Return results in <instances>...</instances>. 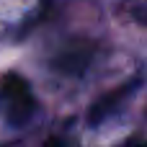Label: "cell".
Masks as SVG:
<instances>
[{
  "mask_svg": "<svg viewBox=\"0 0 147 147\" xmlns=\"http://www.w3.org/2000/svg\"><path fill=\"white\" fill-rule=\"evenodd\" d=\"M0 103L5 121L10 127H26L36 116V98L31 93V85L18 72H5L0 80Z\"/></svg>",
  "mask_w": 147,
  "mask_h": 147,
  "instance_id": "obj_1",
  "label": "cell"
},
{
  "mask_svg": "<svg viewBox=\"0 0 147 147\" xmlns=\"http://www.w3.org/2000/svg\"><path fill=\"white\" fill-rule=\"evenodd\" d=\"M140 85H142V78H132V80L121 83L119 88H114V90L103 93L101 98H96L93 106L88 109V124L90 127H101L103 121H109L111 116H116L124 109V103L140 90Z\"/></svg>",
  "mask_w": 147,
  "mask_h": 147,
  "instance_id": "obj_2",
  "label": "cell"
},
{
  "mask_svg": "<svg viewBox=\"0 0 147 147\" xmlns=\"http://www.w3.org/2000/svg\"><path fill=\"white\" fill-rule=\"evenodd\" d=\"M93 54H96V47H93L90 41L75 39V41L65 44V47L54 54L52 67H54L57 72H62V75L78 78V75H83V72L88 70V65L93 62Z\"/></svg>",
  "mask_w": 147,
  "mask_h": 147,
  "instance_id": "obj_3",
  "label": "cell"
}]
</instances>
